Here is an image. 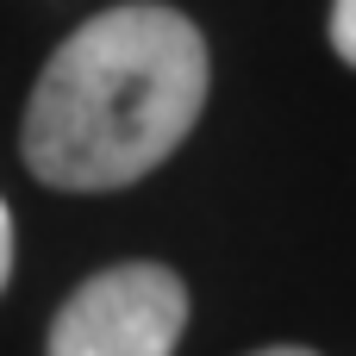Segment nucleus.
Listing matches in <instances>:
<instances>
[{"instance_id":"nucleus-1","label":"nucleus","mask_w":356,"mask_h":356,"mask_svg":"<svg viewBox=\"0 0 356 356\" xmlns=\"http://www.w3.org/2000/svg\"><path fill=\"white\" fill-rule=\"evenodd\" d=\"M207 44L175 6L94 13L44 63L25 106V163L38 181L100 194L150 175L200 119Z\"/></svg>"},{"instance_id":"nucleus-2","label":"nucleus","mask_w":356,"mask_h":356,"mask_svg":"<svg viewBox=\"0 0 356 356\" xmlns=\"http://www.w3.org/2000/svg\"><path fill=\"white\" fill-rule=\"evenodd\" d=\"M188 325V288L163 263L100 269L50 325V356H169Z\"/></svg>"},{"instance_id":"nucleus-3","label":"nucleus","mask_w":356,"mask_h":356,"mask_svg":"<svg viewBox=\"0 0 356 356\" xmlns=\"http://www.w3.org/2000/svg\"><path fill=\"white\" fill-rule=\"evenodd\" d=\"M332 50L356 63V0H332Z\"/></svg>"},{"instance_id":"nucleus-4","label":"nucleus","mask_w":356,"mask_h":356,"mask_svg":"<svg viewBox=\"0 0 356 356\" xmlns=\"http://www.w3.org/2000/svg\"><path fill=\"white\" fill-rule=\"evenodd\" d=\"M6 269H13V219H6V200H0V288H6Z\"/></svg>"},{"instance_id":"nucleus-5","label":"nucleus","mask_w":356,"mask_h":356,"mask_svg":"<svg viewBox=\"0 0 356 356\" xmlns=\"http://www.w3.org/2000/svg\"><path fill=\"white\" fill-rule=\"evenodd\" d=\"M257 356H313V350H294V344H282V350H257Z\"/></svg>"}]
</instances>
